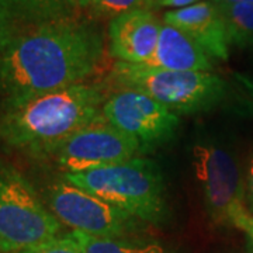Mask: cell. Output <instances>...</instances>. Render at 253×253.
Wrapping results in <instances>:
<instances>
[{"instance_id": "obj_1", "label": "cell", "mask_w": 253, "mask_h": 253, "mask_svg": "<svg viewBox=\"0 0 253 253\" xmlns=\"http://www.w3.org/2000/svg\"><path fill=\"white\" fill-rule=\"evenodd\" d=\"M104 51L106 38L90 18L21 27L0 51V103L83 83L103 62Z\"/></svg>"}, {"instance_id": "obj_2", "label": "cell", "mask_w": 253, "mask_h": 253, "mask_svg": "<svg viewBox=\"0 0 253 253\" xmlns=\"http://www.w3.org/2000/svg\"><path fill=\"white\" fill-rule=\"evenodd\" d=\"M106 100L100 86L79 83L27 100L0 103V141L45 158L56 145L103 117Z\"/></svg>"}, {"instance_id": "obj_3", "label": "cell", "mask_w": 253, "mask_h": 253, "mask_svg": "<svg viewBox=\"0 0 253 253\" xmlns=\"http://www.w3.org/2000/svg\"><path fill=\"white\" fill-rule=\"evenodd\" d=\"M63 179L139 221L159 224L166 217L162 172L149 159L134 158L86 172L63 173Z\"/></svg>"}, {"instance_id": "obj_4", "label": "cell", "mask_w": 253, "mask_h": 253, "mask_svg": "<svg viewBox=\"0 0 253 253\" xmlns=\"http://www.w3.org/2000/svg\"><path fill=\"white\" fill-rule=\"evenodd\" d=\"M110 81L118 87L142 91L180 114L208 111L226 96L225 81L215 73L169 71L145 63L117 62Z\"/></svg>"}, {"instance_id": "obj_5", "label": "cell", "mask_w": 253, "mask_h": 253, "mask_svg": "<svg viewBox=\"0 0 253 253\" xmlns=\"http://www.w3.org/2000/svg\"><path fill=\"white\" fill-rule=\"evenodd\" d=\"M62 222L31 183L0 165V253H16L61 235Z\"/></svg>"}, {"instance_id": "obj_6", "label": "cell", "mask_w": 253, "mask_h": 253, "mask_svg": "<svg viewBox=\"0 0 253 253\" xmlns=\"http://www.w3.org/2000/svg\"><path fill=\"white\" fill-rule=\"evenodd\" d=\"M193 166L210 217L218 224L248 231L253 217L234 155L219 145L200 142L193 146Z\"/></svg>"}, {"instance_id": "obj_7", "label": "cell", "mask_w": 253, "mask_h": 253, "mask_svg": "<svg viewBox=\"0 0 253 253\" xmlns=\"http://www.w3.org/2000/svg\"><path fill=\"white\" fill-rule=\"evenodd\" d=\"M46 206L62 225L89 235L126 238L138 229L139 219L65 179L46 189Z\"/></svg>"}, {"instance_id": "obj_8", "label": "cell", "mask_w": 253, "mask_h": 253, "mask_svg": "<svg viewBox=\"0 0 253 253\" xmlns=\"http://www.w3.org/2000/svg\"><path fill=\"white\" fill-rule=\"evenodd\" d=\"M142 151L134 138L126 135L101 117L66 138L45 158L65 170L79 173L134 159Z\"/></svg>"}, {"instance_id": "obj_9", "label": "cell", "mask_w": 253, "mask_h": 253, "mask_svg": "<svg viewBox=\"0 0 253 253\" xmlns=\"http://www.w3.org/2000/svg\"><path fill=\"white\" fill-rule=\"evenodd\" d=\"M103 117L134 138L142 151L169 142L180 126V118L159 101L142 91L124 87L107 97Z\"/></svg>"}, {"instance_id": "obj_10", "label": "cell", "mask_w": 253, "mask_h": 253, "mask_svg": "<svg viewBox=\"0 0 253 253\" xmlns=\"http://www.w3.org/2000/svg\"><path fill=\"white\" fill-rule=\"evenodd\" d=\"M163 20L154 10H134L110 20L109 54L118 62L145 63L154 54Z\"/></svg>"}, {"instance_id": "obj_11", "label": "cell", "mask_w": 253, "mask_h": 253, "mask_svg": "<svg viewBox=\"0 0 253 253\" xmlns=\"http://www.w3.org/2000/svg\"><path fill=\"white\" fill-rule=\"evenodd\" d=\"M163 23L179 28L190 36L211 58L226 61L229 58V38L225 21L217 3L203 0L184 9L168 10Z\"/></svg>"}, {"instance_id": "obj_12", "label": "cell", "mask_w": 253, "mask_h": 253, "mask_svg": "<svg viewBox=\"0 0 253 253\" xmlns=\"http://www.w3.org/2000/svg\"><path fill=\"white\" fill-rule=\"evenodd\" d=\"M145 65L169 71L211 72L214 69L212 58L191 37L165 23L154 54Z\"/></svg>"}, {"instance_id": "obj_13", "label": "cell", "mask_w": 253, "mask_h": 253, "mask_svg": "<svg viewBox=\"0 0 253 253\" xmlns=\"http://www.w3.org/2000/svg\"><path fill=\"white\" fill-rule=\"evenodd\" d=\"M20 26H36L79 16L69 0H0Z\"/></svg>"}, {"instance_id": "obj_14", "label": "cell", "mask_w": 253, "mask_h": 253, "mask_svg": "<svg viewBox=\"0 0 253 253\" xmlns=\"http://www.w3.org/2000/svg\"><path fill=\"white\" fill-rule=\"evenodd\" d=\"M83 253H166L159 244L129 238L93 236L79 231L69 232Z\"/></svg>"}, {"instance_id": "obj_15", "label": "cell", "mask_w": 253, "mask_h": 253, "mask_svg": "<svg viewBox=\"0 0 253 253\" xmlns=\"http://www.w3.org/2000/svg\"><path fill=\"white\" fill-rule=\"evenodd\" d=\"M218 7L225 21L229 44L241 49L253 48V4L219 3Z\"/></svg>"}, {"instance_id": "obj_16", "label": "cell", "mask_w": 253, "mask_h": 253, "mask_svg": "<svg viewBox=\"0 0 253 253\" xmlns=\"http://www.w3.org/2000/svg\"><path fill=\"white\" fill-rule=\"evenodd\" d=\"M142 9L154 10V0H91L86 11L90 20L101 21Z\"/></svg>"}, {"instance_id": "obj_17", "label": "cell", "mask_w": 253, "mask_h": 253, "mask_svg": "<svg viewBox=\"0 0 253 253\" xmlns=\"http://www.w3.org/2000/svg\"><path fill=\"white\" fill-rule=\"evenodd\" d=\"M16 253H83L79 248V245L73 241L71 234H63L55 239H51L48 242L37 245L34 248H30L26 251Z\"/></svg>"}, {"instance_id": "obj_18", "label": "cell", "mask_w": 253, "mask_h": 253, "mask_svg": "<svg viewBox=\"0 0 253 253\" xmlns=\"http://www.w3.org/2000/svg\"><path fill=\"white\" fill-rule=\"evenodd\" d=\"M23 26L13 18L4 6L0 3V51L14 38Z\"/></svg>"}, {"instance_id": "obj_19", "label": "cell", "mask_w": 253, "mask_h": 253, "mask_svg": "<svg viewBox=\"0 0 253 253\" xmlns=\"http://www.w3.org/2000/svg\"><path fill=\"white\" fill-rule=\"evenodd\" d=\"M199 1H203V0H155L154 9H162V7L170 10L184 9V7L193 6Z\"/></svg>"}, {"instance_id": "obj_20", "label": "cell", "mask_w": 253, "mask_h": 253, "mask_svg": "<svg viewBox=\"0 0 253 253\" xmlns=\"http://www.w3.org/2000/svg\"><path fill=\"white\" fill-rule=\"evenodd\" d=\"M245 187H246L248 204L253 210V155L248 162V168H246V173H245Z\"/></svg>"}, {"instance_id": "obj_21", "label": "cell", "mask_w": 253, "mask_h": 253, "mask_svg": "<svg viewBox=\"0 0 253 253\" xmlns=\"http://www.w3.org/2000/svg\"><path fill=\"white\" fill-rule=\"evenodd\" d=\"M234 78L244 86V89L246 90V93H248L253 100V76L245 75V73H234Z\"/></svg>"}, {"instance_id": "obj_22", "label": "cell", "mask_w": 253, "mask_h": 253, "mask_svg": "<svg viewBox=\"0 0 253 253\" xmlns=\"http://www.w3.org/2000/svg\"><path fill=\"white\" fill-rule=\"evenodd\" d=\"M78 10H86L90 6L91 0H69Z\"/></svg>"}, {"instance_id": "obj_23", "label": "cell", "mask_w": 253, "mask_h": 253, "mask_svg": "<svg viewBox=\"0 0 253 253\" xmlns=\"http://www.w3.org/2000/svg\"><path fill=\"white\" fill-rule=\"evenodd\" d=\"M214 3H249V4H253V0H211Z\"/></svg>"}, {"instance_id": "obj_24", "label": "cell", "mask_w": 253, "mask_h": 253, "mask_svg": "<svg viewBox=\"0 0 253 253\" xmlns=\"http://www.w3.org/2000/svg\"><path fill=\"white\" fill-rule=\"evenodd\" d=\"M246 232H248V235L251 236V239L253 241V218H252V222H251V225H249V228H248V231H246Z\"/></svg>"}, {"instance_id": "obj_25", "label": "cell", "mask_w": 253, "mask_h": 253, "mask_svg": "<svg viewBox=\"0 0 253 253\" xmlns=\"http://www.w3.org/2000/svg\"><path fill=\"white\" fill-rule=\"evenodd\" d=\"M154 1H155V0H154Z\"/></svg>"}]
</instances>
